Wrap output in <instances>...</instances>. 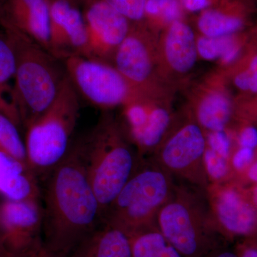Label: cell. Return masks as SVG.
Here are the masks:
<instances>
[{"label":"cell","mask_w":257,"mask_h":257,"mask_svg":"<svg viewBox=\"0 0 257 257\" xmlns=\"http://www.w3.org/2000/svg\"><path fill=\"white\" fill-rule=\"evenodd\" d=\"M42 235L47 254L67 256L102 224L78 143L43 181Z\"/></svg>","instance_id":"cell-1"},{"label":"cell","mask_w":257,"mask_h":257,"mask_svg":"<svg viewBox=\"0 0 257 257\" xmlns=\"http://www.w3.org/2000/svg\"><path fill=\"white\" fill-rule=\"evenodd\" d=\"M157 227L183 257H205L221 246L207 189L175 179L172 195L161 208Z\"/></svg>","instance_id":"cell-2"},{"label":"cell","mask_w":257,"mask_h":257,"mask_svg":"<svg viewBox=\"0 0 257 257\" xmlns=\"http://www.w3.org/2000/svg\"><path fill=\"white\" fill-rule=\"evenodd\" d=\"M2 28L16 55L15 92L20 120L25 127L55 101L67 77L64 64L8 22Z\"/></svg>","instance_id":"cell-3"},{"label":"cell","mask_w":257,"mask_h":257,"mask_svg":"<svg viewBox=\"0 0 257 257\" xmlns=\"http://www.w3.org/2000/svg\"><path fill=\"white\" fill-rule=\"evenodd\" d=\"M78 143L88 179L104 216L141 161L112 119L102 116Z\"/></svg>","instance_id":"cell-4"},{"label":"cell","mask_w":257,"mask_h":257,"mask_svg":"<svg viewBox=\"0 0 257 257\" xmlns=\"http://www.w3.org/2000/svg\"><path fill=\"white\" fill-rule=\"evenodd\" d=\"M175 179L151 159H142L118 195L108 207L102 223L121 229L130 237L157 227L161 208L168 201Z\"/></svg>","instance_id":"cell-5"},{"label":"cell","mask_w":257,"mask_h":257,"mask_svg":"<svg viewBox=\"0 0 257 257\" xmlns=\"http://www.w3.org/2000/svg\"><path fill=\"white\" fill-rule=\"evenodd\" d=\"M79 109V96L67 74L52 105L27 126L28 163L39 180H45L68 153Z\"/></svg>","instance_id":"cell-6"},{"label":"cell","mask_w":257,"mask_h":257,"mask_svg":"<svg viewBox=\"0 0 257 257\" xmlns=\"http://www.w3.org/2000/svg\"><path fill=\"white\" fill-rule=\"evenodd\" d=\"M62 62L79 96L93 106L108 109L130 99L133 86L106 62L81 55L71 56Z\"/></svg>","instance_id":"cell-7"},{"label":"cell","mask_w":257,"mask_h":257,"mask_svg":"<svg viewBox=\"0 0 257 257\" xmlns=\"http://www.w3.org/2000/svg\"><path fill=\"white\" fill-rule=\"evenodd\" d=\"M207 147L200 126L191 123L176 132L150 159L176 180L207 189L210 182L204 166Z\"/></svg>","instance_id":"cell-8"},{"label":"cell","mask_w":257,"mask_h":257,"mask_svg":"<svg viewBox=\"0 0 257 257\" xmlns=\"http://www.w3.org/2000/svg\"><path fill=\"white\" fill-rule=\"evenodd\" d=\"M0 237L16 257H46L39 201L7 199L0 206Z\"/></svg>","instance_id":"cell-9"},{"label":"cell","mask_w":257,"mask_h":257,"mask_svg":"<svg viewBox=\"0 0 257 257\" xmlns=\"http://www.w3.org/2000/svg\"><path fill=\"white\" fill-rule=\"evenodd\" d=\"M87 42L84 57L106 62L130 32V20L101 0L86 5Z\"/></svg>","instance_id":"cell-10"},{"label":"cell","mask_w":257,"mask_h":257,"mask_svg":"<svg viewBox=\"0 0 257 257\" xmlns=\"http://www.w3.org/2000/svg\"><path fill=\"white\" fill-rule=\"evenodd\" d=\"M50 13V52L60 60L84 56L87 33L84 15L74 0H49Z\"/></svg>","instance_id":"cell-11"},{"label":"cell","mask_w":257,"mask_h":257,"mask_svg":"<svg viewBox=\"0 0 257 257\" xmlns=\"http://www.w3.org/2000/svg\"><path fill=\"white\" fill-rule=\"evenodd\" d=\"M208 196L222 237L250 236L257 230V209L234 189L221 183L209 184Z\"/></svg>","instance_id":"cell-12"},{"label":"cell","mask_w":257,"mask_h":257,"mask_svg":"<svg viewBox=\"0 0 257 257\" xmlns=\"http://www.w3.org/2000/svg\"><path fill=\"white\" fill-rule=\"evenodd\" d=\"M4 21L50 52L49 0H5Z\"/></svg>","instance_id":"cell-13"},{"label":"cell","mask_w":257,"mask_h":257,"mask_svg":"<svg viewBox=\"0 0 257 257\" xmlns=\"http://www.w3.org/2000/svg\"><path fill=\"white\" fill-rule=\"evenodd\" d=\"M0 194L8 200L41 202L40 180L28 164L1 150Z\"/></svg>","instance_id":"cell-14"},{"label":"cell","mask_w":257,"mask_h":257,"mask_svg":"<svg viewBox=\"0 0 257 257\" xmlns=\"http://www.w3.org/2000/svg\"><path fill=\"white\" fill-rule=\"evenodd\" d=\"M115 68L132 86L146 82L152 72V60L148 47L143 37L128 32L118 47L114 57Z\"/></svg>","instance_id":"cell-15"},{"label":"cell","mask_w":257,"mask_h":257,"mask_svg":"<svg viewBox=\"0 0 257 257\" xmlns=\"http://www.w3.org/2000/svg\"><path fill=\"white\" fill-rule=\"evenodd\" d=\"M67 257H133L126 233L102 223Z\"/></svg>","instance_id":"cell-16"},{"label":"cell","mask_w":257,"mask_h":257,"mask_svg":"<svg viewBox=\"0 0 257 257\" xmlns=\"http://www.w3.org/2000/svg\"><path fill=\"white\" fill-rule=\"evenodd\" d=\"M165 53L171 67L177 72H187L195 64L197 42L187 24L179 20L171 24L166 37Z\"/></svg>","instance_id":"cell-17"},{"label":"cell","mask_w":257,"mask_h":257,"mask_svg":"<svg viewBox=\"0 0 257 257\" xmlns=\"http://www.w3.org/2000/svg\"><path fill=\"white\" fill-rule=\"evenodd\" d=\"M16 55L14 47L8 34L0 29V111L13 120L15 124L21 121L19 113L15 86Z\"/></svg>","instance_id":"cell-18"},{"label":"cell","mask_w":257,"mask_h":257,"mask_svg":"<svg viewBox=\"0 0 257 257\" xmlns=\"http://www.w3.org/2000/svg\"><path fill=\"white\" fill-rule=\"evenodd\" d=\"M231 114L229 99L221 93H211L201 101L197 119L199 124L209 132L224 131Z\"/></svg>","instance_id":"cell-19"},{"label":"cell","mask_w":257,"mask_h":257,"mask_svg":"<svg viewBox=\"0 0 257 257\" xmlns=\"http://www.w3.org/2000/svg\"><path fill=\"white\" fill-rule=\"evenodd\" d=\"M170 121L167 111L157 108L149 113L148 119L143 128L130 133L133 141L138 145V154L141 158H143L145 152L155 150L160 145Z\"/></svg>","instance_id":"cell-20"},{"label":"cell","mask_w":257,"mask_h":257,"mask_svg":"<svg viewBox=\"0 0 257 257\" xmlns=\"http://www.w3.org/2000/svg\"><path fill=\"white\" fill-rule=\"evenodd\" d=\"M130 239L133 257H183L157 226L135 234Z\"/></svg>","instance_id":"cell-21"},{"label":"cell","mask_w":257,"mask_h":257,"mask_svg":"<svg viewBox=\"0 0 257 257\" xmlns=\"http://www.w3.org/2000/svg\"><path fill=\"white\" fill-rule=\"evenodd\" d=\"M243 17L239 14H229L214 10L203 12L198 20V27L204 36L221 37L229 36L242 29Z\"/></svg>","instance_id":"cell-22"},{"label":"cell","mask_w":257,"mask_h":257,"mask_svg":"<svg viewBox=\"0 0 257 257\" xmlns=\"http://www.w3.org/2000/svg\"><path fill=\"white\" fill-rule=\"evenodd\" d=\"M197 52L204 60L220 58L224 63L234 62L239 55L240 46L232 35L221 37H202L197 42Z\"/></svg>","instance_id":"cell-23"},{"label":"cell","mask_w":257,"mask_h":257,"mask_svg":"<svg viewBox=\"0 0 257 257\" xmlns=\"http://www.w3.org/2000/svg\"><path fill=\"white\" fill-rule=\"evenodd\" d=\"M0 150L28 164L26 146L16 124L0 111Z\"/></svg>","instance_id":"cell-24"},{"label":"cell","mask_w":257,"mask_h":257,"mask_svg":"<svg viewBox=\"0 0 257 257\" xmlns=\"http://www.w3.org/2000/svg\"><path fill=\"white\" fill-rule=\"evenodd\" d=\"M145 16L172 24L180 18V3L179 0H147Z\"/></svg>","instance_id":"cell-25"},{"label":"cell","mask_w":257,"mask_h":257,"mask_svg":"<svg viewBox=\"0 0 257 257\" xmlns=\"http://www.w3.org/2000/svg\"><path fill=\"white\" fill-rule=\"evenodd\" d=\"M204 166L210 184L221 183L229 172V160L207 147L204 154Z\"/></svg>","instance_id":"cell-26"},{"label":"cell","mask_w":257,"mask_h":257,"mask_svg":"<svg viewBox=\"0 0 257 257\" xmlns=\"http://www.w3.org/2000/svg\"><path fill=\"white\" fill-rule=\"evenodd\" d=\"M96 1V0H95ZM128 20L139 22L145 17L147 0H101Z\"/></svg>","instance_id":"cell-27"},{"label":"cell","mask_w":257,"mask_h":257,"mask_svg":"<svg viewBox=\"0 0 257 257\" xmlns=\"http://www.w3.org/2000/svg\"><path fill=\"white\" fill-rule=\"evenodd\" d=\"M234 82L240 90L257 94V54L251 57L246 69L236 74Z\"/></svg>","instance_id":"cell-28"},{"label":"cell","mask_w":257,"mask_h":257,"mask_svg":"<svg viewBox=\"0 0 257 257\" xmlns=\"http://www.w3.org/2000/svg\"><path fill=\"white\" fill-rule=\"evenodd\" d=\"M146 108L138 103L130 104L125 111V118L130 126V133L143 128L148 119Z\"/></svg>","instance_id":"cell-29"},{"label":"cell","mask_w":257,"mask_h":257,"mask_svg":"<svg viewBox=\"0 0 257 257\" xmlns=\"http://www.w3.org/2000/svg\"><path fill=\"white\" fill-rule=\"evenodd\" d=\"M207 147L229 160L230 141L224 131L209 132L207 138Z\"/></svg>","instance_id":"cell-30"},{"label":"cell","mask_w":257,"mask_h":257,"mask_svg":"<svg viewBox=\"0 0 257 257\" xmlns=\"http://www.w3.org/2000/svg\"><path fill=\"white\" fill-rule=\"evenodd\" d=\"M253 158V150L252 149L241 147L234 154L231 160L233 167L236 170H241L247 167Z\"/></svg>","instance_id":"cell-31"},{"label":"cell","mask_w":257,"mask_h":257,"mask_svg":"<svg viewBox=\"0 0 257 257\" xmlns=\"http://www.w3.org/2000/svg\"><path fill=\"white\" fill-rule=\"evenodd\" d=\"M241 147L253 149L257 147V130L253 126H246L243 128L239 137Z\"/></svg>","instance_id":"cell-32"},{"label":"cell","mask_w":257,"mask_h":257,"mask_svg":"<svg viewBox=\"0 0 257 257\" xmlns=\"http://www.w3.org/2000/svg\"><path fill=\"white\" fill-rule=\"evenodd\" d=\"M182 5L188 11L198 12L205 9L209 0H182Z\"/></svg>","instance_id":"cell-33"},{"label":"cell","mask_w":257,"mask_h":257,"mask_svg":"<svg viewBox=\"0 0 257 257\" xmlns=\"http://www.w3.org/2000/svg\"><path fill=\"white\" fill-rule=\"evenodd\" d=\"M236 253L239 257H257V246L253 243H244L238 248Z\"/></svg>","instance_id":"cell-34"},{"label":"cell","mask_w":257,"mask_h":257,"mask_svg":"<svg viewBox=\"0 0 257 257\" xmlns=\"http://www.w3.org/2000/svg\"><path fill=\"white\" fill-rule=\"evenodd\" d=\"M205 257H239L237 253L228 249L223 245L218 246L208 253Z\"/></svg>","instance_id":"cell-35"},{"label":"cell","mask_w":257,"mask_h":257,"mask_svg":"<svg viewBox=\"0 0 257 257\" xmlns=\"http://www.w3.org/2000/svg\"><path fill=\"white\" fill-rule=\"evenodd\" d=\"M0 257H16L8 249L1 237H0Z\"/></svg>","instance_id":"cell-36"},{"label":"cell","mask_w":257,"mask_h":257,"mask_svg":"<svg viewBox=\"0 0 257 257\" xmlns=\"http://www.w3.org/2000/svg\"><path fill=\"white\" fill-rule=\"evenodd\" d=\"M248 177L253 182H257V162L250 167L248 172Z\"/></svg>","instance_id":"cell-37"},{"label":"cell","mask_w":257,"mask_h":257,"mask_svg":"<svg viewBox=\"0 0 257 257\" xmlns=\"http://www.w3.org/2000/svg\"><path fill=\"white\" fill-rule=\"evenodd\" d=\"M5 19V0H0V29Z\"/></svg>","instance_id":"cell-38"},{"label":"cell","mask_w":257,"mask_h":257,"mask_svg":"<svg viewBox=\"0 0 257 257\" xmlns=\"http://www.w3.org/2000/svg\"><path fill=\"white\" fill-rule=\"evenodd\" d=\"M251 198H252L253 206H254V207H256L257 209V187L256 188L253 189L252 192V197H251Z\"/></svg>","instance_id":"cell-39"},{"label":"cell","mask_w":257,"mask_h":257,"mask_svg":"<svg viewBox=\"0 0 257 257\" xmlns=\"http://www.w3.org/2000/svg\"><path fill=\"white\" fill-rule=\"evenodd\" d=\"M79 1L82 2L84 5L89 4V3H92V2L95 1V0H79Z\"/></svg>","instance_id":"cell-40"},{"label":"cell","mask_w":257,"mask_h":257,"mask_svg":"<svg viewBox=\"0 0 257 257\" xmlns=\"http://www.w3.org/2000/svg\"><path fill=\"white\" fill-rule=\"evenodd\" d=\"M46 257H67V256H58V255H50V254H47Z\"/></svg>","instance_id":"cell-41"}]
</instances>
